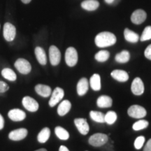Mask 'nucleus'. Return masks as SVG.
I'll return each mask as SVG.
<instances>
[{"mask_svg":"<svg viewBox=\"0 0 151 151\" xmlns=\"http://www.w3.org/2000/svg\"><path fill=\"white\" fill-rule=\"evenodd\" d=\"M9 118L13 121H22L26 118V113L23 111L18 109H11L8 113Z\"/></svg>","mask_w":151,"mask_h":151,"instance_id":"4468645a","label":"nucleus"},{"mask_svg":"<svg viewBox=\"0 0 151 151\" xmlns=\"http://www.w3.org/2000/svg\"><path fill=\"white\" fill-rule=\"evenodd\" d=\"M105 2L109 4H113V2H114L115 0H104Z\"/></svg>","mask_w":151,"mask_h":151,"instance_id":"58836bf2","label":"nucleus"},{"mask_svg":"<svg viewBox=\"0 0 151 151\" xmlns=\"http://www.w3.org/2000/svg\"><path fill=\"white\" fill-rule=\"evenodd\" d=\"M141 41H148L151 39V26H148L143 30L140 38Z\"/></svg>","mask_w":151,"mask_h":151,"instance_id":"2f4dec72","label":"nucleus"},{"mask_svg":"<svg viewBox=\"0 0 151 151\" xmlns=\"http://www.w3.org/2000/svg\"><path fill=\"white\" fill-rule=\"evenodd\" d=\"M35 91L38 94L43 97H48L52 93V90L50 87L42 84L37 85L35 86Z\"/></svg>","mask_w":151,"mask_h":151,"instance_id":"dca6fc26","label":"nucleus"},{"mask_svg":"<svg viewBox=\"0 0 151 151\" xmlns=\"http://www.w3.org/2000/svg\"><path fill=\"white\" fill-rule=\"evenodd\" d=\"M4 127V120L2 116L0 114V130L2 129Z\"/></svg>","mask_w":151,"mask_h":151,"instance_id":"e433bc0d","label":"nucleus"},{"mask_svg":"<svg viewBox=\"0 0 151 151\" xmlns=\"http://www.w3.org/2000/svg\"><path fill=\"white\" fill-rule=\"evenodd\" d=\"M50 136V130L48 127H45L41 130L38 134L37 139L39 143H46L48 140Z\"/></svg>","mask_w":151,"mask_h":151,"instance_id":"b1692460","label":"nucleus"},{"mask_svg":"<svg viewBox=\"0 0 151 151\" xmlns=\"http://www.w3.org/2000/svg\"><path fill=\"white\" fill-rule=\"evenodd\" d=\"M78 52L73 47H69L65 52V61L69 67H74L78 62Z\"/></svg>","mask_w":151,"mask_h":151,"instance_id":"7ed1b4c3","label":"nucleus"},{"mask_svg":"<svg viewBox=\"0 0 151 151\" xmlns=\"http://www.w3.org/2000/svg\"><path fill=\"white\" fill-rule=\"evenodd\" d=\"M116 36L109 32H103L98 34L94 39L96 46L99 48H106L113 46L116 43Z\"/></svg>","mask_w":151,"mask_h":151,"instance_id":"f257e3e1","label":"nucleus"},{"mask_svg":"<svg viewBox=\"0 0 151 151\" xmlns=\"http://www.w3.org/2000/svg\"><path fill=\"white\" fill-rule=\"evenodd\" d=\"M104 116L103 113L99 112V111H92L90 112V116L94 121L99 122V123H104L105 122Z\"/></svg>","mask_w":151,"mask_h":151,"instance_id":"cd10ccee","label":"nucleus"},{"mask_svg":"<svg viewBox=\"0 0 151 151\" xmlns=\"http://www.w3.org/2000/svg\"><path fill=\"white\" fill-rule=\"evenodd\" d=\"M32 0H21V1L24 4H29Z\"/></svg>","mask_w":151,"mask_h":151,"instance_id":"ea45409f","label":"nucleus"},{"mask_svg":"<svg viewBox=\"0 0 151 151\" xmlns=\"http://www.w3.org/2000/svg\"><path fill=\"white\" fill-rule=\"evenodd\" d=\"M55 134L57 137L59 138L61 140L66 141L67 139H69V134L67 130L64 129L63 127H56L55 129Z\"/></svg>","mask_w":151,"mask_h":151,"instance_id":"a878e982","label":"nucleus"},{"mask_svg":"<svg viewBox=\"0 0 151 151\" xmlns=\"http://www.w3.org/2000/svg\"><path fill=\"white\" fill-rule=\"evenodd\" d=\"M71 108V104L70 101L69 100H64L58 106V113L60 116H64L69 112Z\"/></svg>","mask_w":151,"mask_h":151,"instance_id":"6ab92c4d","label":"nucleus"},{"mask_svg":"<svg viewBox=\"0 0 151 151\" xmlns=\"http://www.w3.org/2000/svg\"><path fill=\"white\" fill-rule=\"evenodd\" d=\"M64 96H65L64 90L62 89L61 88H58V87L56 88L52 92L51 97L49 101V106L50 107H54L63 99Z\"/></svg>","mask_w":151,"mask_h":151,"instance_id":"0eeeda50","label":"nucleus"},{"mask_svg":"<svg viewBox=\"0 0 151 151\" xmlns=\"http://www.w3.org/2000/svg\"><path fill=\"white\" fill-rule=\"evenodd\" d=\"M23 106L30 112H36L39 109V104L35 99L29 96H26L22 100Z\"/></svg>","mask_w":151,"mask_h":151,"instance_id":"1a4fd4ad","label":"nucleus"},{"mask_svg":"<svg viewBox=\"0 0 151 151\" xmlns=\"http://www.w3.org/2000/svg\"><path fill=\"white\" fill-rule=\"evenodd\" d=\"M128 115L133 118L141 119L146 116V110L139 105H133L130 106L127 111Z\"/></svg>","mask_w":151,"mask_h":151,"instance_id":"20e7f679","label":"nucleus"},{"mask_svg":"<svg viewBox=\"0 0 151 151\" xmlns=\"http://www.w3.org/2000/svg\"><path fill=\"white\" fill-rule=\"evenodd\" d=\"M36 151H47L46 149H44V148H41V149H39V150H36Z\"/></svg>","mask_w":151,"mask_h":151,"instance_id":"a19ab883","label":"nucleus"},{"mask_svg":"<svg viewBox=\"0 0 151 151\" xmlns=\"http://www.w3.org/2000/svg\"><path fill=\"white\" fill-rule=\"evenodd\" d=\"M28 131L25 128H20L11 131L9 134V137L11 140L18 141L24 139L27 137Z\"/></svg>","mask_w":151,"mask_h":151,"instance_id":"9d476101","label":"nucleus"},{"mask_svg":"<svg viewBox=\"0 0 151 151\" xmlns=\"http://www.w3.org/2000/svg\"><path fill=\"white\" fill-rule=\"evenodd\" d=\"M88 88H89V83L86 78H81L77 84V93L79 96H83L87 93Z\"/></svg>","mask_w":151,"mask_h":151,"instance_id":"2eb2a0df","label":"nucleus"},{"mask_svg":"<svg viewBox=\"0 0 151 151\" xmlns=\"http://www.w3.org/2000/svg\"><path fill=\"white\" fill-rule=\"evenodd\" d=\"M110 53L107 50H100L95 55V60L99 62H104L109 60Z\"/></svg>","mask_w":151,"mask_h":151,"instance_id":"c85d7f7f","label":"nucleus"},{"mask_svg":"<svg viewBox=\"0 0 151 151\" xmlns=\"http://www.w3.org/2000/svg\"><path fill=\"white\" fill-rule=\"evenodd\" d=\"M143 151H151V139H149L148 142L143 148Z\"/></svg>","mask_w":151,"mask_h":151,"instance_id":"c9c22d12","label":"nucleus"},{"mask_svg":"<svg viewBox=\"0 0 151 151\" xmlns=\"http://www.w3.org/2000/svg\"><path fill=\"white\" fill-rule=\"evenodd\" d=\"M148 122L145 120H140L139 121L136 122L134 123L132 128L135 131H139V130H142L146 129L148 126Z\"/></svg>","mask_w":151,"mask_h":151,"instance_id":"7c9ffc66","label":"nucleus"},{"mask_svg":"<svg viewBox=\"0 0 151 151\" xmlns=\"http://www.w3.org/2000/svg\"><path fill=\"white\" fill-rule=\"evenodd\" d=\"M15 67L22 74H28L32 70V66L27 60L19 58L15 62Z\"/></svg>","mask_w":151,"mask_h":151,"instance_id":"39448f33","label":"nucleus"},{"mask_svg":"<svg viewBox=\"0 0 151 151\" xmlns=\"http://www.w3.org/2000/svg\"><path fill=\"white\" fill-rule=\"evenodd\" d=\"M1 75H2L4 78L10 81H15L17 78L16 73L11 69H9V68H5V69H4L1 71Z\"/></svg>","mask_w":151,"mask_h":151,"instance_id":"bb28decb","label":"nucleus"},{"mask_svg":"<svg viewBox=\"0 0 151 151\" xmlns=\"http://www.w3.org/2000/svg\"><path fill=\"white\" fill-rule=\"evenodd\" d=\"M117 118H118V116H117L116 113L112 111H109L104 116L105 122H106L109 124H113L116 121Z\"/></svg>","mask_w":151,"mask_h":151,"instance_id":"c756f323","label":"nucleus"},{"mask_svg":"<svg viewBox=\"0 0 151 151\" xmlns=\"http://www.w3.org/2000/svg\"><path fill=\"white\" fill-rule=\"evenodd\" d=\"M144 142H145L144 137H143V136H140V137H137L134 141L135 148L137 149V150L141 149L143 147V144H144Z\"/></svg>","mask_w":151,"mask_h":151,"instance_id":"473e14b6","label":"nucleus"},{"mask_svg":"<svg viewBox=\"0 0 151 151\" xmlns=\"http://www.w3.org/2000/svg\"><path fill=\"white\" fill-rule=\"evenodd\" d=\"M109 141L108 135L105 134L97 133L89 138V143L94 147H100L106 144Z\"/></svg>","mask_w":151,"mask_h":151,"instance_id":"f03ea898","label":"nucleus"},{"mask_svg":"<svg viewBox=\"0 0 151 151\" xmlns=\"http://www.w3.org/2000/svg\"><path fill=\"white\" fill-rule=\"evenodd\" d=\"M147 14L142 9H138L133 12L131 16V20L134 24H140L146 20Z\"/></svg>","mask_w":151,"mask_h":151,"instance_id":"ddd939ff","label":"nucleus"},{"mask_svg":"<svg viewBox=\"0 0 151 151\" xmlns=\"http://www.w3.org/2000/svg\"><path fill=\"white\" fill-rule=\"evenodd\" d=\"M4 37L7 41H12L14 40L16 35V29L14 24L10 22H6L4 25Z\"/></svg>","mask_w":151,"mask_h":151,"instance_id":"423d86ee","label":"nucleus"},{"mask_svg":"<svg viewBox=\"0 0 151 151\" xmlns=\"http://www.w3.org/2000/svg\"><path fill=\"white\" fill-rule=\"evenodd\" d=\"M111 75L115 80L118 81L119 82H126L129 79V75L127 72L123 70L116 69V70L113 71Z\"/></svg>","mask_w":151,"mask_h":151,"instance_id":"f3484780","label":"nucleus"},{"mask_svg":"<svg viewBox=\"0 0 151 151\" xmlns=\"http://www.w3.org/2000/svg\"><path fill=\"white\" fill-rule=\"evenodd\" d=\"M131 90L132 93L137 96L141 95L144 92V85L140 78L137 77L134 79L132 83Z\"/></svg>","mask_w":151,"mask_h":151,"instance_id":"9b49d317","label":"nucleus"},{"mask_svg":"<svg viewBox=\"0 0 151 151\" xmlns=\"http://www.w3.org/2000/svg\"><path fill=\"white\" fill-rule=\"evenodd\" d=\"M91 88L94 91H99L101 89V77L98 73H94L90 79Z\"/></svg>","mask_w":151,"mask_h":151,"instance_id":"4be33fe9","label":"nucleus"},{"mask_svg":"<svg viewBox=\"0 0 151 151\" xmlns=\"http://www.w3.org/2000/svg\"><path fill=\"white\" fill-rule=\"evenodd\" d=\"M36 58L41 65H46L47 63V58L45 50L41 47L38 46L35 48V50Z\"/></svg>","mask_w":151,"mask_h":151,"instance_id":"412c9836","label":"nucleus"},{"mask_svg":"<svg viewBox=\"0 0 151 151\" xmlns=\"http://www.w3.org/2000/svg\"><path fill=\"white\" fill-rule=\"evenodd\" d=\"M74 124L77 127L78 132L81 134L86 135L89 132L90 127L88 122L84 118H76L74 120Z\"/></svg>","mask_w":151,"mask_h":151,"instance_id":"f8f14e48","label":"nucleus"},{"mask_svg":"<svg viewBox=\"0 0 151 151\" xmlns=\"http://www.w3.org/2000/svg\"><path fill=\"white\" fill-rule=\"evenodd\" d=\"M144 55L147 59L151 60V44L149 45V46L146 48V50H145Z\"/></svg>","mask_w":151,"mask_h":151,"instance_id":"f704fd0d","label":"nucleus"},{"mask_svg":"<svg viewBox=\"0 0 151 151\" xmlns=\"http://www.w3.org/2000/svg\"><path fill=\"white\" fill-rule=\"evenodd\" d=\"M113 100L109 96L101 95L97 100V105L99 108H109L112 106Z\"/></svg>","mask_w":151,"mask_h":151,"instance_id":"a211bd4d","label":"nucleus"},{"mask_svg":"<svg viewBox=\"0 0 151 151\" xmlns=\"http://www.w3.org/2000/svg\"><path fill=\"white\" fill-rule=\"evenodd\" d=\"M9 89L8 85L4 81H0V93H4Z\"/></svg>","mask_w":151,"mask_h":151,"instance_id":"72a5a7b5","label":"nucleus"},{"mask_svg":"<svg viewBox=\"0 0 151 151\" xmlns=\"http://www.w3.org/2000/svg\"><path fill=\"white\" fill-rule=\"evenodd\" d=\"M59 151H69V149H68L67 147L65 146H61L60 147Z\"/></svg>","mask_w":151,"mask_h":151,"instance_id":"4c0bfd02","label":"nucleus"},{"mask_svg":"<svg viewBox=\"0 0 151 151\" xmlns=\"http://www.w3.org/2000/svg\"><path fill=\"white\" fill-rule=\"evenodd\" d=\"M130 59V53L127 50H122L115 57V60L119 63H127Z\"/></svg>","mask_w":151,"mask_h":151,"instance_id":"393cba45","label":"nucleus"},{"mask_svg":"<svg viewBox=\"0 0 151 151\" xmlns=\"http://www.w3.org/2000/svg\"><path fill=\"white\" fill-rule=\"evenodd\" d=\"M99 6L97 0H86L81 3V7L86 11H93L97 10Z\"/></svg>","mask_w":151,"mask_h":151,"instance_id":"aec40b11","label":"nucleus"},{"mask_svg":"<svg viewBox=\"0 0 151 151\" xmlns=\"http://www.w3.org/2000/svg\"><path fill=\"white\" fill-rule=\"evenodd\" d=\"M49 58L50 64L52 66H57L60 64L61 60V53L55 46H51L49 48Z\"/></svg>","mask_w":151,"mask_h":151,"instance_id":"6e6552de","label":"nucleus"},{"mask_svg":"<svg viewBox=\"0 0 151 151\" xmlns=\"http://www.w3.org/2000/svg\"><path fill=\"white\" fill-rule=\"evenodd\" d=\"M124 37L126 41L130 43H137L139 39V36L134 32L132 31L128 28H126L124 31Z\"/></svg>","mask_w":151,"mask_h":151,"instance_id":"5701e85b","label":"nucleus"}]
</instances>
